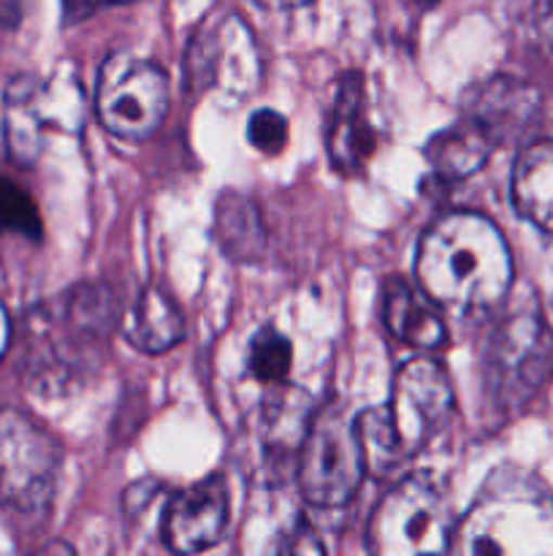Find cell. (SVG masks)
Returning a JSON list of instances; mask_svg holds the SVG:
<instances>
[{
    "mask_svg": "<svg viewBox=\"0 0 553 556\" xmlns=\"http://www.w3.org/2000/svg\"><path fill=\"white\" fill-rule=\"evenodd\" d=\"M9 334H11V329H9V315H5L3 304H0V356H3L5 345H9Z\"/></svg>",
    "mask_w": 553,
    "mask_h": 556,
    "instance_id": "484cf974",
    "label": "cell"
},
{
    "mask_svg": "<svg viewBox=\"0 0 553 556\" xmlns=\"http://www.w3.org/2000/svg\"><path fill=\"white\" fill-rule=\"evenodd\" d=\"M366 465L356 434V418L339 405L314 413L298 445V486L307 503L339 508L356 497Z\"/></svg>",
    "mask_w": 553,
    "mask_h": 556,
    "instance_id": "52a82bcc",
    "label": "cell"
},
{
    "mask_svg": "<svg viewBox=\"0 0 553 556\" xmlns=\"http://www.w3.org/2000/svg\"><path fill=\"white\" fill-rule=\"evenodd\" d=\"M133 3V0H63V14L68 22L87 20V16L98 14L103 9H112V5H125Z\"/></svg>",
    "mask_w": 553,
    "mask_h": 556,
    "instance_id": "cb8c5ba5",
    "label": "cell"
},
{
    "mask_svg": "<svg viewBox=\"0 0 553 556\" xmlns=\"http://www.w3.org/2000/svg\"><path fill=\"white\" fill-rule=\"evenodd\" d=\"M247 139L255 150L260 152H280L287 141V123L282 114H276L274 109H260L249 117L247 123Z\"/></svg>",
    "mask_w": 553,
    "mask_h": 556,
    "instance_id": "7402d4cb",
    "label": "cell"
},
{
    "mask_svg": "<svg viewBox=\"0 0 553 556\" xmlns=\"http://www.w3.org/2000/svg\"><path fill=\"white\" fill-rule=\"evenodd\" d=\"M76 81H38L33 76H20L5 90V144L11 157L20 163H33L41 155L43 136L54 128H79L85 119V96L70 98L57 106L60 98L74 90Z\"/></svg>",
    "mask_w": 553,
    "mask_h": 556,
    "instance_id": "30bf717a",
    "label": "cell"
},
{
    "mask_svg": "<svg viewBox=\"0 0 553 556\" xmlns=\"http://www.w3.org/2000/svg\"><path fill=\"white\" fill-rule=\"evenodd\" d=\"M291 342L276 329H260L249 342V372L263 383H282L291 369Z\"/></svg>",
    "mask_w": 553,
    "mask_h": 556,
    "instance_id": "ffe728a7",
    "label": "cell"
},
{
    "mask_svg": "<svg viewBox=\"0 0 553 556\" xmlns=\"http://www.w3.org/2000/svg\"><path fill=\"white\" fill-rule=\"evenodd\" d=\"M537 106L540 92L535 87L513 76H493L466 90L461 117L475 123L499 147L529 125Z\"/></svg>",
    "mask_w": 553,
    "mask_h": 556,
    "instance_id": "7c38bea8",
    "label": "cell"
},
{
    "mask_svg": "<svg viewBox=\"0 0 553 556\" xmlns=\"http://www.w3.org/2000/svg\"><path fill=\"white\" fill-rule=\"evenodd\" d=\"M0 233H22L30 239L41 237L38 206L20 185L5 177H0Z\"/></svg>",
    "mask_w": 553,
    "mask_h": 556,
    "instance_id": "44dd1931",
    "label": "cell"
},
{
    "mask_svg": "<svg viewBox=\"0 0 553 556\" xmlns=\"http://www.w3.org/2000/svg\"><path fill=\"white\" fill-rule=\"evenodd\" d=\"M215 237L222 253L233 261H258L266 253V226L247 195H220L215 210Z\"/></svg>",
    "mask_w": 553,
    "mask_h": 556,
    "instance_id": "ac0fdd59",
    "label": "cell"
},
{
    "mask_svg": "<svg viewBox=\"0 0 553 556\" xmlns=\"http://www.w3.org/2000/svg\"><path fill=\"white\" fill-rule=\"evenodd\" d=\"M415 271L426 299L459 315L488 313L513 282L502 231L475 212L439 217L417 244Z\"/></svg>",
    "mask_w": 553,
    "mask_h": 556,
    "instance_id": "6da1fadb",
    "label": "cell"
},
{
    "mask_svg": "<svg viewBox=\"0 0 553 556\" xmlns=\"http://www.w3.org/2000/svg\"><path fill=\"white\" fill-rule=\"evenodd\" d=\"M513 204L520 217L553 233V141L526 147L513 168Z\"/></svg>",
    "mask_w": 553,
    "mask_h": 556,
    "instance_id": "2e32d148",
    "label": "cell"
},
{
    "mask_svg": "<svg viewBox=\"0 0 553 556\" xmlns=\"http://www.w3.org/2000/svg\"><path fill=\"white\" fill-rule=\"evenodd\" d=\"M383 324L396 340L412 348H437L445 340V326L426 293H417L401 277H390L383 286Z\"/></svg>",
    "mask_w": 553,
    "mask_h": 556,
    "instance_id": "5bb4252c",
    "label": "cell"
},
{
    "mask_svg": "<svg viewBox=\"0 0 553 556\" xmlns=\"http://www.w3.org/2000/svg\"><path fill=\"white\" fill-rule=\"evenodd\" d=\"M453 413L448 375L432 358L404 364L394 380L388 405L369 407L356 418L363 465L372 476H388L415 456Z\"/></svg>",
    "mask_w": 553,
    "mask_h": 556,
    "instance_id": "3957f363",
    "label": "cell"
},
{
    "mask_svg": "<svg viewBox=\"0 0 553 556\" xmlns=\"http://www.w3.org/2000/svg\"><path fill=\"white\" fill-rule=\"evenodd\" d=\"M60 448L30 416L0 407V510L36 521L52 508Z\"/></svg>",
    "mask_w": 553,
    "mask_h": 556,
    "instance_id": "8992f818",
    "label": "cell"
},
{
    "mask_svg": "<svg viewBox=\"0 0 553 556\" xmlns=\"http://www.w3.org/2000/svg\"><path fill=\"white\" fill-rule=\"evenodd\" d=\"M123 334L136 351L166 353L184 337V318L166 291L144 288L123 315Z\"/></svg>",
    "mask_w": 553,
    "mask_h": 556,
    "instance_id": "9a60e30c",
    "label": "cell"
},
{
    "mask_svg": "<svg viewBox=\"0 0 553 556\" xmlns=\"http://www.w3.org/2000/svg\"><path fill=\"white\" fill-rule=\"evenodd\" d=\"M493 141L475 123L461 117V123L439 130L426 141V161L442 179H466L483 168L493 152Z\"/></svg>",
    "mask_w": 553,
    "mask_h": 556,
    "instance_id": "e0dca14e",
    "label": "cell"
},
{
    "mask_svg": "<svg viewBox=\"0 0 553 556\" xmlns=\"http://www.w3.org/2000/svg\"><path fill=\"white\" fill-rule=\"evenodd\" d=\"M253 3L263 5V9H298V5H307L309 0H253Z\"/></svg>",
    "mask_w": 553,
    "mask_h": 556,
    "instance_id": "d4e9b609",
    "label": "cell"
},
{
    "mask_svg": "<svg viewBox=\"0 0 553 556\" xmlns=\"http://www.w3.org/2000/svg\"><path fill=\"white\" fill-rule=\"evenodd\" d=\"M553 369V334L540 313L499 324L486 353V394L497 410L515 413L535 400Z\"/></svg>",
    "mask_w": 553,
    "mask_h": 556,
    "instance_id": "ba28073f",
    "label": "cell"
},
{
    "mask_svg": "<svg viewBox=\"0 0 553 556\" xmlns=\"http://www.w3.org/2000/svg\"><path fill=\"white\" fill-rule=\"evenodd\" d=\"M117 320L114 296L101 286H81L30 315L25 367L33 389L60 394L95 369L103 340Z\"/></svg>",
    "mask_w": 553,
    "mask_h": 556,
    "instance_id": "7a4b0ae2",
    "label": "cell"
},
{
    "mask_svg": "<svg viewBox=\"0 0 553 556\" xmlns=\"http://www.w3.org/2000/svg\"><path fill=\"white\" fill-rule=\"evenodd\" d=\"M312 421V400L298 389H280L266 400L263 434L269 448L287 451V445H301Z\"/></svg>",
    "mask_w": 553,
    "mask_h": 556,
    "instance_id": "d6986e66",
    "label": "cell"
},
{
    "mask_svg": "<svg viewBox=\"0 0 553 556\" xmlns=\"http://www.w3.org/2000/svg\"><path fill=\"white\" fill-rule=\"evenodd\" d=\"M98 119L125 141H144L168 112V79L152 60L112 54L101 65L95 96Z\"/></svg>",
    "mask_w": 553,
    "mask_h": 556,
    "instance_id": "9c48e42d",
    "label": "cell"
},
{
    "mask_svg": "<svg viewBox=\"0 0 553 556\" xmlns=\"http://www.w3.org/2000/svg\"><path fill=\"white\" fill-rule=\"evenodd\" d=\"M453 538V505L432 476L404 478L383 500L369 525V546L383 556L445 554Z\"/></svg>",
    "mask_w": 553,
    "mask_h": 556,
    "instance_id": "5b68a950",
    "label": "cell"
},
{
    "mask_svg": "<svg viewBox=\"0 0 553 556\" xmlns=\"http://www.w3.org/2000/svg\"><path fill=\"white\" fill-rule=\"evenodd\" d=\"M374 144H377V139H374L372 123L366 117L363 79L358 74L342 76L329 125V155L336 172H358L374 152Z\"/></svg>",
    "mask_w": 553,
    "mask_h": 556,
    "instance_id": "4fadbf2b",
    "label": "cell"
},
{
    "mask_svg": "<svg viewBox=\"0 0 553 556\" xmlns=\"http://www.w3.org/2000/svg\"><path fill=\"white\" fill-rule=\"evenodd\" d=\"M228 525V486L206 478L171 497L163 514V541L177 554H198L215 546Z\"/></svg>",
    "mask_w": 553,
    "mask_h": 556,
    "instance_id": "8fae6325",
    "label": "cell"
},
{
    "mask_svg": "<svg viewBox=\"0 0 553 556\" xmlns=\"http://www.w3.org/2000/svg\"><path fill=\"white\" fill-rule=\"evenodd\" d=\"M459 552L553 556V494L524 476H499L459 527Z\"/></svg>",
    "mask_w": 553,
    "mask_h": 556,
    "instance_id": "277c9868",
    "label": "cell"
},
{
    "mask_svg": "<svg viewBox=\"0 0 553 556\" xmlns=\"http://www.w3.org/2000/svg\"><path fill=\"white\" fill-rule=\"evenodd\" d=\"M276 552H282V554H323L325 546H323V541L314 535L312 527H307L304 521H298V525L293 527L285 538H282V543L276 546Z\"/></svg>",
    "mask_w": 553,
    "mask_h": 556,
    "instance_id": "603a6c76",
    "label": "cell"
}]
</instances>
